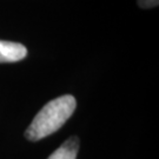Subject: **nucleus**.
Here are the masks:
<instances>
[{
	"label": "nucleus",
	"mask_w": 159,
	"mask_h": 159,
	"mask_svg": "<svg viewBox=\"0 0 159 159\" xmlns=\"http://www.w3.org/2000/svg\"><path fill=\"white\" fill-rule=\"evenodd\" d=\"M77 102L73 96H61L48 102L34 117L25 132V137L37 142L58 131L73 114Z\"/></svg>",
	"instance_id": "obj_1"
},
{
	"label": "nucleus",
	"mask_w": 159,
	"mask_h": 159,
	"mask_svg": "<svg viewBox=\"0 0 159 159\" xmlns=\"http://www.w3.org/2000/svg\"><path fill=\"white\" fill-rule=\"evenodd\" d=\"M27 50L23 44L0 40V63H16L26 57Z\"/></svg>",
	"instance_id": "obj_2"
},
{
	"label": "nucleus",
	"mask_w": 159,
	"mask_h": 159,
	"mask_svg": "<svg viewBox=\"0 0 159 159\" xmlns=\"http://www.w3.org/2000/svg\"><path fill=\"white\" fill-rule=\"evenodd\" d=\"M78 151H79V139L77 137H72L68 138L47 159H77Z\"/></svg>",
	"instance_id": "obj_3"
},
{
	"label": "nucleus",
	"mask_w": 159,
	"mask_h": 159,
	"mask_svg": "<svg viewBox=\"0 0 159 159\" xmlns=\"http://www.w3.org/2000/svg\"><path fill=\"white\" fill-rule=\"evenodd\" d=\"M159 0H138V5L142 8H151L158 6Z\"/></svg>",
	"instance_id": "obj_4"
}]
</instances>
